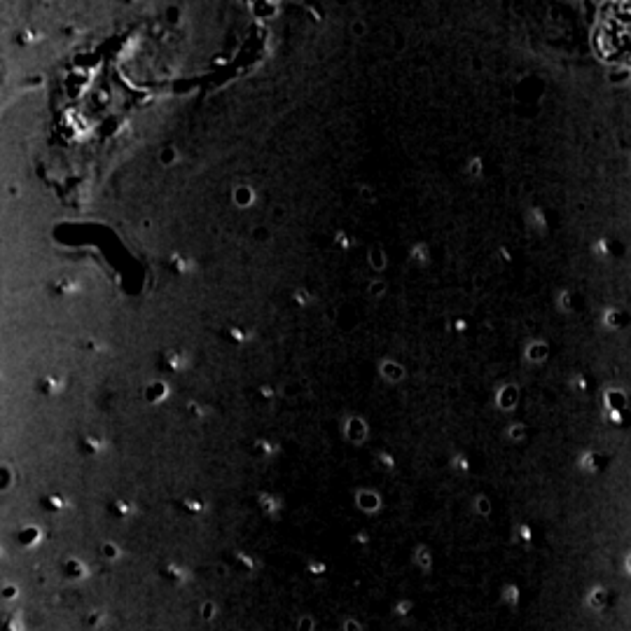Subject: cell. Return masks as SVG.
Here are the masks:
<instances>
[{"label": "cell", "instance_id": "cell-1", "mask_svg": "<svg viewBox=\"0 0 631 631\" xmlns=\"http://www.w3.org/2000/svg\"><path fill=\"white\" fill-rule=\"evenodd\" d=\"M344 435H346L348 442L363 444V442L367 440V423L363 419H358V416H351V419H346V423H344Z\"/></svg>", "mask_w": 631, "mask_h": 631}, {"label": "cell", "instance_id": "cell-2", "mask_svg": "<svg viewBox=\"0 0 631 631\" xmlns=\"http://www.w3.org/2000/svg\"><path fill=\"white\" fill-rule=\"evenodd\" d=\"M143 397L147 405H159L169 397V383L166 381H150L143 388Z\"/></svg>", "mask_w": 631, "mask_h": 631}, {"label": "cell", "instance_id": "cell-3", "mask_svg": "<svg viewBox=\"0 0 631 631\" xmlns=\"http://www.w3.org/2000/svg\"><path fill=\"white\" fill-rule=\"evenodd\" d=\"M355 505H358L363 512L374 514L381 510V498H379V493H374V491H358Z\"/></svg>", "mask_w": 631, "mask_h": 631}, {"label": "cell", "instance_id": "cell-4", "mask_svg": "<svg viewBox=\"0 0 631 631\" xmlns=\"http://www.w3.org/2000/svg\"><path fill=\"white\" fill-rule=\"evenodd\" d=\"M255 189L250 187V185H238L232 189V204L238 206V208H250L252 204H255Z\"/></svg>", "mask_w": 631, "mask_h": 631}, {"label": "cell", "instance_id": "cell-5", "mask_svg": "<svg viewBox=\"0 0 631 631\" xmlns=\"http://www.w3.org/2000/svg\"><path fill=\"white\" fill-rule=\"evenodd\" d=\"M250 12L257 19H271L278 14V2H269V0H255L250 2Z\"/></svg>", "mask_w": 631, "mask_h": 631}, {"label": "cell", "instance_id": "cell-6", "mask_svg": "<svg viewBox=\"0 0 631 631\" xmlns=\"http://www.w3.org/2000/svg\"><path fill=\"white\" fill-rule=\"evenodd\" d=\"M379 369H381L383 379H388L391 383H397L400 379H405V369H402V365H397V363H393V360H383Z\"/></svg>", "mask_w": 631, "mask_h": 631}, {"label": "cell", "instance_id": "cell-7", "mask_svg": "<svg viewBox=\"0 0 631 631\" xmlns=\"http://www.w3.org/2000/svg\"><path fill=\"white\" fill-rule=\"evenodd\" d=\"M40 540H42V531H40L38 526H24V528L19 531V542L26 545V547L38 545Z\"/></svg>", "mask_w": 631, "mask_h": 631}, {"label": "cell", "instance_id": "cell-8", "mask_svg": "<svg viewBox=\"0 0 631 631\" xmlns=\"http://www.w3.org/2000/svg\"><path fill=\"white\" fill-rule=\"evenodd\" d=\"M517 402V388L514 386H503L498 391V405L503 409H512Z\"/></svg>", "mask_w": 631, "mask_h": 631}, {"label": "cell", "instance_id": "cell-9", "mask_svg": "<svg viewBox=\"0 0 631 631\" xmlns=\"http://www.w3.org/2000/svg\"><path fill=\"white\" fill-rule=\"evenodd\" d=\"M367 262L374 271H383L386 269V252L381 248H372L367 255Z\"/></svg>", "mask_w": 631, "mask_h": 631}, {"label": "cell", "instance_id": "cell-10", "mask_svg": "<svg viewBox=\"0 0 631 631\" xmlns=\"http://www.w3.org/2000/svg\"><path fill=\"white\" fill-rule=\"evenodd\" d=\"M12 484H14V470H12V465L2 463V465H0V493L10 491V487H12Z\"/></svg>", "mask_w": 631, "mask_h": 631}, {"label": "cell", "instance_id": "cell-11", "mask_svg": "<svg viewBox=\"0 0 631 631\" xmlns=\"http://www.w3.org/2000/svg\"><path fill=\"white\" fill-rule=\"evenodd\" d=\"M157 159H159V164H161V166H173V164L178 161V150H175L173 145H166V147H161V150H159Z\"/></svg>", "mask_w": 631, "mask_h": 631}, {"label": "cell", "instance_id": "cell-12", "mask_svg": "<svg viewBox=\"0 0 631 631\" xmlns=\"http://www.w3.org/2000/svg\"><path fill=\"white\" fill-rule=\"evenodd\" d=\"M63 568H66V573L70 578H84V575H87V566L82 564V561H78V559H68L66 564H63Z\"/></svg>", "mask_w": 631, "mask_h": 631}, {"label": "cell", "instance_id": "cell-13", "mask_svg": "<svg viewBox=\"0 0 631 631\" xmlns=\"http://www.w3.org/2000/svg\"><path fill=\"white\" fill-rule=\"evenodd\" d=\"M101 554H103L108 561H115V559H119L122 556V550H119L117 545L112 542V540H105L103 545H101Z\"/></svg>", "mask_w": 631, "mask_h": 631}, {"label": "cell", "instance_id": "cell-14", "mask_svg": "<svg viewBox=\"0 0 631 631\" xmlns=\"http://www.w3.org/2000/svg\"><path fill=\"white\" fill-rule=\"evenodd\" d=\"M605 323L610 325V328H622L624 323H627V316L617 311V309H610L608 314H605Z\"/></svg>", "mask_w": 631, "mask_h": 631}, {"label": "cell", "instance_id": "cell-15", "mask_svg": "<svg viewBox=\"0 0 631 631\" xmlns=\"http://www.w3.org/2000/svg\"><path fill=\"white\" fill-rule=\"evenodd\" d=\"M199 615H201L204 622H213L215 615H218V605H215V601H204V603H201V610H199Z\"/></svg>", "mask_w": 631, "mask_h": 631}, {"label": "cell", "instance_id": "cell-16", "mask_svg": "<svg viewBox=\"0 0 631 631\" xmlns=\"http://www.w3.org/2000/svg\"><path fill=\"white\" fill-rule=\"evenodd\" d=\"M547 355V346L545 344H531V348H528V358L531 360H542Z\"/></svg>", "mask_w": 631, "mask_h": 631}, {"label": "cell", "instance_id": "cell-17", "mask_svg": "<svg viewBox=\"0 0 631 631\" xmlns=\"http://www.w3.org/2000/svg\"><path fill=\"white\" fill-rule=\"evenodd\" d=\"M383 292H386V283L383 281H372L369 283V295L372 297H381Z\"/></svg>", "mask_w": 631, "mask_h": 631}, {"label": "cell", "instance_id": "cell-18", "mask_svg": "<svg viewBox=\"0 0 631 631\" xmlns=\"http://www.w3.org/2000/svg\"><path fill=\"white\" fill-rule=\"evenodd\" d=\"M16 596H19L16 584H2V599H5V601H14Z\"/></svg>", "mask_w": 631, "mask_h": 631}, {"label": "cell", "instance_id": "cell-19", "mask_svg": "<svg viewBox=\"0 0 631 631\" xmlns=\"http://www.w3.org/2000/svg\"><path fill=\"white\" fill-rule=\"evenodd\" d=\"M297 631H314V617L311 615H302L297 622Z\"/></svg>", "mask_w": 631, "mask_h": 631}, {"label": "cell", "instance_id": "cell-20", "mask_svg": "<svg viewBox=\"0 0 631 631\" xmlns=\"http://www.w3.org/2000/svg\"><path fill=\"white\" fill-rule=\"evenodd\" d=\"M103 619H105L103 610H96V613H92V615L87 617V622H89L92 627H101V624H103Z\"/></svg>", "mask_w": 631, "mask_h": 631}, {"label": "cell", "instance_id": "cell-21", "mask_svg": "<svg viewBox=\"0 0 631 631\" xmlns=\"http://www.w3.org/2000/svg\"><path fill=\"white\" fill-rule=\"evenodd\" d=\"M260 503H262V507L267 510V512H274V510H276V503L269 498V496H262V498H260Z\"/></svg>", "mask_w": 631, "mask_h": 631}, {"label": "cell", "instance_id": "cell-22", "mask_svg": "<svg viewBox=\"0 0 631 631\" xmlns=\"http://www.w3.org/2000/svg\"><path fill=\"white\" fill-rule=\"evenodd\" d=\"M344 631H363V627H360V622H355V619H346V622H344Z\"/></svg>", "mask_w": 631, "mask_h": 631}, {"label": "cell", "instance_id": "cell-23", "mask_svg": "<svg viewBox=\"0 0 631 631\" xmlns=\"http://www.w3.org/2000/svg\"><path fill=\"white\" fill-rule=\"evenodd\" d=\"M5 631H21V624H19V619L12 617L5 622Z\"/></svg>", "mask_w": 631, "mask_h": 631}, {"label": "cell", "instance_id": "cell-24", "mask_svg": "<svg viewBox=\"0 0 631 631\" xmlns=\"http://www.w3.org/2000/svg\"><path fill=\"white\" fill-rule=\"evenodd\" d=\"M351 33H353L355 38H360V35L365 33V24H363V21H353V26H351Z\"/></svg>", "mask_w": 631, "mask_h": 631}, {"label": "cell", "instance_id": "cell-25", "mask_svg": "<svg viewBox=\"0 0 631 631\" xmlns=\"http://www.w3.org/2000/svg\"><path fill=\"white\" fill-rule=\"evenodd\" d=\"M166 570H169V575H171L173 580H178V582H180V580L185 578V575H183V570H180V568H175V566H169Z\"/></svg>", "mask_w": 631, "mask_h": 631}, {"label": "cell", "instance_id": "cell-26", "mask_svg": "<svg viewBox=\"0 0 631 631\" xmlns=\"http://www.w3.org/2000/svg\"><path fill=\"white\" fill-rule=\"evenodd\" d=\"M309 570H314L316 575H320V573H325V564H320V561H314V564H309Z\"/></svg>", "mask_w": 631, "mask_h": 631}, {"label": "cell", "instance_id": "cell-27", "mask_svg": "<svg viewBox=\"0 0 631 631\" xmlns=\"http://www.w3.org/2000/svg\"><path fill=\"white\" fill-rule=\"evenodd\" d=\"M185 507H187L189 512H199V510H201V503H194V500H187V503H185Z\"/></svg>", "mask_w": 631, "mask_h": 631}, {"label": "cell", "instance_id": "cell-28", "mask_svg": "<svg viewBox=\"0 0 631 631\" xmlns=\"http://www.w3.org/2000/svg\"><path fill=\"white\" fill-rule=\"evenodd\" d=\"M238 564H243L246 568H248V570H252V566H255V564H252V561L248 559V556H246V554H238Z\"/></svg>", "mask_w": 631, "mask_h": 631}, {"label": "cell", "instance_id": "cell-29", "mask_svg": "<svg viewBox=\"0 0 631 631\" xmlns=\"http://www.w3.org/2000/svg\"><path fill=\"white\" fill-rule=\"evenodd\" d=\"M87 449H92V451H101L103 447H101L96 440H87Z\"/></svg>", "mask_w": 631, "mask_h": 631}, {"label": "cell", "instance_id": "cell-30", "mask_svg": "<svg viewBox=\"0 0 631 631\" xmlns=\"http://www.w3.org/2000/svg\"><path fill=\"white\" fill-rule=\"evenodd\" d=\"M419 564L428 566V552H419Z\"/></svg>", "mask_w": 631, "mask_h": 631}, {"label": "cell", "instance_id": "cell-31", "mask_svg": "<svg viewBox=\"0 0 631 631\" xmlns=\"http://www.w3.org/2000/svg\"><path fill=\"white\" fill-rule=\"evenodd\" d=\"M49 505H52V507H66V503H61V500H56V498H49Z\"/></svg>", "mask_w": 631, "mask_h": 631}, {"label": "cell", "instance_id": "cell-32", "mask_svg": "<svg viewBox=\"0 0 631 631\" xmlns=\"http://www.w3.org/2000/svg\"><path fill=\"white\" fill-rule=\"evenodd\" d=\"M479 510H482V512H489V503L484 498L479 500Z\"/></svg>", "mask_w": 631, "mask_h": 631}, {"label": "cell", "instance_id": "cell-33", "mask_svg": "<svg viewBox=\"0 0 631 631\" xmlns=\"http://www.w3.org/2000/svg\"><path fill=\"white\" fill-rule=\"evenodd\" d=\"M409 610V603H400L397 605V613H407Z\"/></svg>", "mask_w": 631, "mask_h": 631}, {"label": "cell", "instance_id": "cell-34", "mask_svg": "<svg viewBox=\"0 0 631 631\" xmlns=\"http://www.w3.org/2000/svg\"><path fill=\"white\" fill-rule=\"evenodd\" d=\"M358 542H367V536H365V533H358Z\"/></svg>", "mask_w": 631, "mask_h": 631}]
</instances>
